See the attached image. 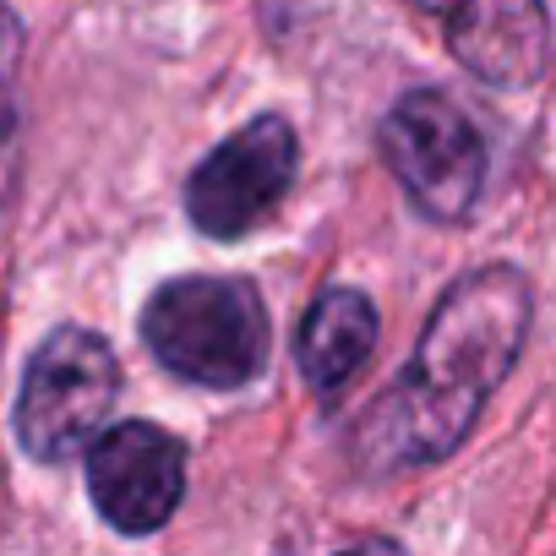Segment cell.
Masks as SVG:
<instances>
[{"label": "cell", "instance_id": "obj_1", "mask_svg": "<svg viewBox=\"0 0 556 556\" xmlns=\"http://www.w3.org/2000/svg\"><path fill=\"white\" fill-rule=\"evenodd\" d=\"M534 290L507 262H491L442 295L409 366L361 426L366 469H426L464 447L491 393L523 355Z\"/></svg>", "mask_w": 556, "mask_h": 556}, {"label": "cell", "instance_id": "obj_4", "mask_svg": "<svg viewBox=\"0 0 556 556\" xmlns=\"http://www.w3.org/2000/svg\"><path fill=\"white\" fill-rule=\"evenodd\" d=\"M377 148L415 213H426L431 224H464L475 213L485 186V142L453 99L431 88L404 93L388 110Z\"/></svg>", "mask_w": 556, "mask_h": 556}, {"label": "cell", "instance_id": "obj_8", "mask_svg": "<svg viewBox=\"0 0 556 556\" xmlns=\"http://www.w3.org/2000/svg\"><path fill=\"white\" fill-rule=\"evenodd\" d=\"M377 350V306L361 290H323L295 333V366L301 377L333 399Z\"/></svg>", "mask_w": 556, "mask_h": 556}, {"label": "cell", "instance_id": "obj_2", "mask_svg": "<svg viewBox=\"0 0 556 556\" xmlns=\"http://www.w3.org/2000/svg\"><path fill=\"white\" fill-rule=\"evenodd\" d=\"M142 344L148 355L197 388H245L267 366L273 323L245 278L191 273L159 285L142 306Z\"/></svg>", "mask_w": 556, "mask_h": 556}, {"label": "cell", "instance_id": "obj_9", "mask_svg": "<svg viewBox=\"0 0 556 556\" xmlns=\"http://www.w3.org/2000/svg\"><path fill=\"white\" fill-rule=\"evenodd\" d=\"M17 175H23V121H17L12 83L0 77V213H7V202L17 191Z\"/></svg>", "mask_w": 556, "mask_h": 556}, {"label": "cell", "instance_id": "obj_7", "mask_svg": "<svg viewBox=\"0 0 556 556\" xmlns=\"http://www.w3.org/2000/svg\"><path fill=\"white\" fill-rule=\"evenodd\" d=\"M437 17L447 23V50L469 77L491 88H529L545 77V0H447Z\"/></svg>", "mask_w": 556, "mask_h": 556}, {"label": "cell", "instance_id": "obj_5", "mask_svg": "<svg viewBox=\"0 0 556 556\" xmlns=\"http://www.w3.org/2000/svg\"><path fill=\"white\" fill-rule=\"evenodd\" d=\"M301 175V137L285 115H256L224 137L186 180V213L213 240L251 235Z\"/></svg>", "mask_w": 556, "mask_h": 556}, {"label": "cell", "instance_id": "obj_3", "mask_svg": "<svg viewBox=\"0 0 556 556\" xmlns=\"http://www.w3.org/2000/svg\"><path fill=\"white\" fill-rule=\"evenodd\" d=\"M121 361L93 328H55L28 361L17 393V442L39 464L77 458L115 409Z\"/></svg>", "mask_w": 556, "mask_h": 556}, {"label": "cell", "instance_id": "obj_10", "mask_svg": "<svg viewBox=\"0 0 556 556\" xmlns=\"http://www.w3.org/2000/svg\"><path fill=\"white\" fill-rule=\"evenodd\" d=\"M17 50H23V34H17V17L0 7V77H12L17 66Z\"/></svg>", "mask_w": 556, "mask_h": 556}, {"label": "cell", "instance_id": "obj_11", "mask_svg": "<svg viewBox=\"0 0 556 556\" xmlns=\"http://www.w3.org/2000/svg\"><path fill=\"white\" fill-rule=\"evenodd\" d=\"M415 7H420V12H431V17H437V12H442V7H447V0H415Z\"/></svg>", "mask_w": 556, "mask_h": 556}, {"label": "cell", "instance_id": "obj_6", "mask_svg": "<svg viewBox=\"0 0 556 556\" xmlns=\"http://www.w3.org/2000/svg\"><path fill=\"white\" fill-rule=\"evenodd\" d=\"M88 496L121 534H153L186 496V447L153 420L104 426L88 447Z\"/></svg>", "mask_w": 556, "mask_h": 556}]
</instances>
